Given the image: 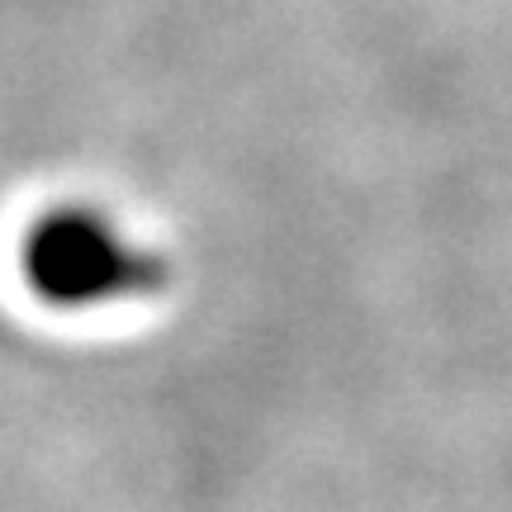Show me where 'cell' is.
I'll list each match as a JSON object with an SVG mask.
<instances>
[{
    "mask_svg": "<svg viewBox=\"0 0 512 512\" xmlns=\"http://www.w3.org/2000/svg\"><path fill=\"white\" fill-rule=\"evenodd\" d=\"M24 290L62 313H86L124 299H143L166 285V261L105 209L81 200L48 204L24 223L15 247Z\"/></svg>",
    "mask_w": 512,
    "mask_h": 512,
    "instance_id": "cell-1",
    "label": "cell"
}]
</instances>
